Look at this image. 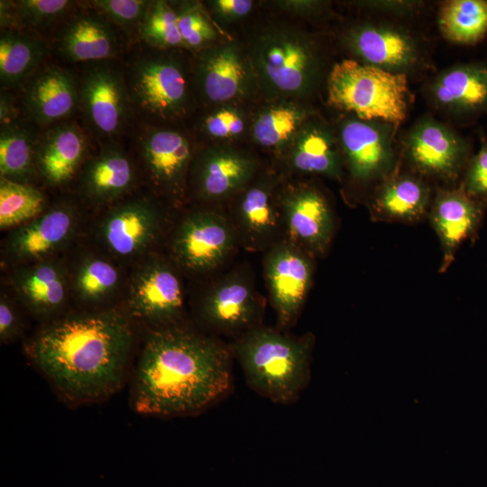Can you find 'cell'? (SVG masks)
<instances>
[{
    "instance_id": "1",
    "label": "cell",
    "mask_w": 487,
    "mask_h": 487,
    "mask_svg": "<svg viewBox=\"0 0 487 487\" xmlns=\"http://www.w3.org/2000/svg\"><path fill=\"white\" fill-rule=\"evenodd\" d=\"M133 334L115 309L69 315L42 327L28 345L32 363L68 404L107 400L124 385Z\"/></svg>"
},
{
    "instance_id": "2",
    "label": "cell",
    "mask_w": 487,
    "mask_h": 487,
    "mask_svg": "<svg viewBox=\"0 0 487 487\" xmlns=\"http://www.w3.org/2000/svg\"><path fill=\"white\" fill-rule=\"evenodd\" d=\"M232 351L216 339L177 325L148 335L131 387L134 411L149 416L194 415L232 387Z\"/></svg>"
},
{
    "instance_id": "3",
    "label": "cell",
    "mask_w": 487,
    "mask_h": 487,
    "mask_svg": "<svg viewBox=\"0 0 487 487\" xmlns=\"http://www.w3.org/2000/svg\"><path fill=\"white\" fill-rule=\"evenodd\" d=\"M313 337L288 335L267 327L242 334L231 351L248 385L277 404L294 403L310 378Z\"/></svg>"
},
{
    "instance_id": "4",
    "label": "cell",
    "mask_w": 487,
    "mask_h": 487,
    "mask_svg": "<svg viewBox=\"0 0 487 487\" xmlns=\"http://www.w3.org/2000/svg\"><path fill=\"white\" fill-rule=\"evenodd\" d=\"M172 51L136 41L129 46L122 60L136 122L170 126L186 115L188 78L184 64L171 55Z\"/></svg>"
},
{
    "instance_id": "5",
    "label": "cell",
    "mask_w": 487,
    "mask_h": 487,
    "mask_svg": "<svg viewBox=\"0 0 487 487\" xmlns=\"http://www.w3.org/2000/svg\"><path fill=\"white\" fill-rule=\"evenodd\" d=\"M331 105L362 120L400 124L407 115L406 75L353 60L336 63L328 79Z\"/></svg>"
},
{
    "instance_id": "6",
    "label": "cell",
    "mask_w": 487,
    "mask_h": 487,
    "mask_svg": "<svg viewBox=\"0 0 487 487\" xmlns=\"http://www.w3.org/2000/svg\"><path fill=\"white\" fill-rule=\"evenodd\" d=\"M78 77L79 116L94 143L126 140L136 119L122 60L73 67Z\"/></svg>"
},
{
    "instance_id": "7",
    "label": "cell",
    "mask_w": 487,
    "mask_h": 487,
    "mask_svg": "<svg viewBox=\"0 0 487 487\" xmlns=\"http://www.w3.org/2000/svg\"><path fill=\"white\" fill-rule=\"evenodd\" d=\"M126 142L140 179L142 176L154 193L179 201L194 155L188 135L171 126L136 122Z\"/></svg>"
},
{
    "instance_id": "8",
    "label": "cell",
    "mask_w": 487,
    "mask_h": 487,
    "mask_svg": "<svg viewBox=\"0 0 487 487\" xmlns=\"http://www.w3.org/2000/svg\"><path fill=\"white\" fill-rule=\"evenodd\" d=\"M53 59L69 67L123 60L131 45L90 1H78L51 34Z\"/></svg>"
},
{
    "instance_id": "9",
    "label": "cell",
    "mask_w": 487,
    "mask_h": 487,
    "mask_svg": "<svg viewBox=\"0 0 487 487\" xmlns=\"http://www.w3.org/2000/svg\"><path fill=\"white\" fill-rule=\"evenodd\" d=\"M15 92L24 117L41 129L76 118L79 113L75 69L54 59L41 67Z\"/></svg>"
},
{
    "instance_id": "10",
    "label": "cell",
    "mask_w": 487,
    "mask_h": 487,
    "mask_svg": "<svg viewBox=\"0 0 487 487\" xmlns=\"http://www.w3.org/2000/svg\"><path fill=\"white\" fill-rule=\"evenodd\" d=\"M78 174V193L95 206L113 205L135 191L140 179L126 140L95 144Z\"/></svg>"
},
{
    "instance_id": "11",
    "label": "cell",
    "mask_w": 487,
    "mask_h": 487,
    "mask_svg": "<svg viewBox=\"0 0 487 487\" xmlns=\"http://www.w3.org/2000/svg\"><path fill=\"white\" fill-rule=\"evenodd\" d=\"M234 230L223 216L198 211L179 225L172 241V252L185 269L201 272L221 264L234 244Z\"/></svg>"
},
{
    "instance_id": "12",
    "label": "cell",
    "mask_w": 487,
    "mask_h": 487,
    "mask_svg": "<svg viewBox=\"0 0 487 487\" xmlns=\"http://www.w3.org/2000/svg\"><path fill=\"white\" fill-rule=\"evenodd\" d=\"M93 144L87 131L76 118L41 129L34 149L37 176L51 187L68 184L78 176Z\"/></svg>"
},
{
    "instance_id": "13",
    "label": "cell",
    "mask_w": 487,
    "mask_h": 487,
    "mask_svg": "<svg viewBox=\"0 0 487 487\" xmlns=\"http://www.w3.org/2000/svg\"><path fill=\"white\" fill-rule=\"evenodd\" d=\"M264 271L279 324L293 323L311 286L313 263L309 254L295 244H275L267 253Z\"/></svg>"
},
{
    "instance_id": "14",
    "label": "cell",
    "mask_w": 487,
    "mask_h": 487,
    "mask_svg": "<svg viewBox=\"0 0 487 487\" xmlns=\"http://www.w3.org/2000/svg\"><path fill=\"white\" fill-rule=\"evenodd\" d=\"M111 206L100 226L105 246L125 258L142 253L154 242L160 230L156 202L149 195L133 192Z\"/></svg>"
},
{
    "instance_id": "15",
    "label": "cell",
    "mask_w": 487,
    "mask_h": 487,
    "mask_svg": "<svg viewBox=\"0 0 487 487\" xmlns=\"http://www.w3.org/2000/svg\"><path fill=\"white\" fill-rule=\"evenodd\" d=\"M182 309L181 283L168 264L154 261L135 273L128 298L133 317L162 327L176 325Z\"/></svg>"
},
{
    "instance_id": "16",
    "label": "cell",
    "mask_w": 487,
    "mask_h": 487,
    "mask_svg": "<svg viewBox=\"0 0 487 487\" xmlns=\"http://www.w3.org/2000/svg\"><path fill=\"white\" fill-rule=\"evenodd\" d=\"M283 226L289 243L312 254L323 253L334 231V220L325 198L310 188L287 194L281 203Z\"/></svg>"
},
{
    "instance_id": "17",
    "label": "cell",
    "mask_w": 487,
    "mask_h": 487,
    "mask_svg": "<svg viewBox=\"0 0 487 487\" xmlns=\"http://www.w3.org/2000/svg\"><path fill=\"white\" fill-rule=\"evenodd\" d=\"M406 147L412 164L421 172L453 179L466 162L464 142L451 129L425 120L409 133Z\"/></svg>"
},
{
    "instance_id": "18",
    "label": "cell",
    "mask_w": 487,
    "mask_h": 487,
    "mask_svg": "<svg viewBox=\"0 0 487 487\" xmlns=\"http://www.w3.org/2000/svg\"><path fill=\"white\" fill-rule=\"evenodd\" d=\"M482 216L483 203L462 188L437 194L431 206L430 222L441 244L440 271L449 267L460 245L475 234Z\"/></svg>"
},
{
    "instance_id": "19",
    "label": "cell",
    "mask_w": 487,
    "mask_h": 487,
    "mask_svg": "<svg viewBox=\"0 0 487 487\" xmlns=\"http://www.w3.org/2000/svg\"><path fill=\"white\" fill-rule=\"evenodd\" d=\"M75 221L70 205H57L14 230L7 241L8 253L18 261H44L69 240Z\"/></svg>"
},
{
    "instance_id": "20",
    "label": "cell",
    "mask_w": 487,
    "mask_h": 487,
    "mask_svg": "<svg viewBox=\"0 0 487 487\" xmlns=\"http://www.w3.org/2000/svg\"><path fill=\"white\" fill-rule=\"evenodd\" d=\"M260 307L251 285L239 276L217 283L203 300L201 316L213 328L236 333L255 327Z\"/></svg>"
},
{
    "instance_id": "21",
    "label": "cell",
    "mask_w": 487,
    "mask_h": 487,
    "mask_svg": "<svg viewBox=\"0 0 487 487\" xmlns=\"http://www.w3.org/2000/svg\"><path fill=\"white\" fill-rule=\"evenodd\" d=\"M341 141L354 178L375 179L391 168L393 156L389 136L373 122L347 121L342 127Z\"/></svg>"
},
{
    "instance_id": "22",
    "label": "cell",
    "mask_w": 487,
    "mask_h": 487,
    "mask_svg": "<svg viewBox=\"0 0 487 487\" xmlns=\"http://www.w3.org/2000/svg\"><path fill=\"white\" fill-rule=\"evenodd\" d=\"M52 59L49 39L22 30L1 29V89L19 90L41 67Z\"/></svg>"
},
{
    "instance_id": "23",
    "label": "cell",
    "mask_w": 487,
    "mask_h": 487,
    "mask_svg": "<svg viewBox=\"0 0 487 487\" xmlns=\"http://www.w3.org/2000/svg\"><path fill=\"white\" fill-rule=\"evenodd\" d=\"M189 172L197 194L205 200H216L247 181L253 163L234 152H205L192 160Z\"/></svg>"
},
{
    "instance_id": "24",
    "label": "cell",
    "mask_w": 487,
    "mask_h": 487,
    "mask_svg": "<svg viewBox=\"0 0 487 487\" xmlns=\"http://www.w3.org/2000/svg\"><path fill=\"white\" fill-rule=\"evenodd\" d=\"M432 94L441 106L473 115L487 110V65L463 64L443 72L434 82Z\"/></svg>"
},
{
    "instance_id": "25",
    "label": "cell",
    "mask_w": 487,
    "mask_h": 487,
    "mask_svg": "<svg viewBox=\"0 0 487 487\" xmlns=\"http://www.w3.org/2000/svg\"><path fill=\"white\" fill-rule=\"evenodd\" d=\"M14 285L23 302L38 317L55 314L66 301V278L60 265L53 262L41 261L20 270Z\"/></svg>"
},
{
    "instance_id": "26",
    "label": "cell",
    "mask_w": 487,
    "mask_h": 487,
    "mask_svg": "<svg viewBox=\"0 0 487 487\" xmlns=\"http://www.w3.org/2000/svg\"><path fill=\"white\" fill-rule=\"evenodd\" d=\"M352 43L367 64L392 72L412 65L417 58L413 41L407 34L386 26L360 27L352 34Z\"/></svg>"
},
{
    "instance_id": "27",
    "label": "cell",
    "mask_w": 487,
    "mask_h": 487,
    "mask_svg": "<svg viewBox=\"0 0 487 487\" xmlns=\"http://www.w3.org/2000/svg\"><path fill=\"white\" fill-rule=\"evenodd\" d=\"M236 224L251 248L264 247L275 239L283 225L281 208H277L266 187H252L240 198Z\"/></svg>"
},
{
    "instance_id": "28",
    "label": "cell",
    "mask_w": 487,
    "mask_h": 487,
    "mask_svg": "<svg viewBox=\"0 0 487 487\" xmlns=\"http://www.w3.org/2000/svg\"><path fill=\"white\" fill-rule=\"evenodd\" d=\"M41 128L26 117L0 125V175L32 184L37 176L34 149Z\"/></svg>"
},
{
    "instance_id": "29",
    "label": "cell",
    "mask_w": 487,
    "mask_h": 487,
    "mask_svg": "<svg viewBox=\"0 0 487 487\" xmlns=\"http://www.w3.org/2000/svg\"><path fill=\"white\" fill-rule=\"evenodd\" d=\"M429 206V189L419 179L400 176L388 180L377 192L373 214L385 221H419Z\"/></svg>"
},
{
    "instance_id": "30",
    "label": "cell",
    "mask_w": 487,
    "mask_h": 487,
    "mask_svg": "<svg viewBox=\"0 0 487 487\" xmlns=\"http://www.w3.org/2000/svg\"><path fill=\"white\" fill-rule=\"evenodd\" d=\"M262 64L267 78L277 88L294 92L301 89L308 81L311 57L299 41L279 37L266 45Z\"/></svg>"
},
{
    "instance_id": "31",
    "label": "cell",
    "mask_w": 487,
    "mask_h": 487,
    "mask_svg": "<svg viewBox=\"0 0 487 487\" xmlns=\"http://www.w3.org/2000/svg\"><path fill=\"white\" fill-rule=\"evenodd\" d=\"M78 1H0L1 29H16L50 38L53 30Z\"/></svg>"
},
{
    "instance_id": "32",
    "label": "cell",
    "mask_w": 487,
    "mask_h": 487,
    "mask_svg": "<svg viewBox=\"0 0 487 487\" xmlns=\"http://www.w3.org/2000/svg\"><path fill=\"white\" fill-rule=\"evenodd\" d=\"M198 87L212 102L234 98L241 90L245 71L238 55L230 49L203 53L196 68Z\"/></svg>"
},
{
    "instance_id": "33",
    "label": "cell",
    "mask_w": 487,
    "mask_h": 487,
    "mask_svg": "<svg viewBox=\"0 0 487 487\" xmlns=\"http://www.w3.org/2000/svg\"><path fill=\"white\" fill-rule=\"evenodd\" d=\"M439 27L445 37L454 42L475 43L487 32V1L446 2L440 11Z\"/></svg>"
},
{
    "instance_id": "34",
    "label": "cell",
    "mask_w": 487,
    "mask_h": 487,
    "mask_svg": "<svg viewBox=\"0 0 487 487\" xmlns=\"http://www.w3.org/2000/svg\"><path fill=\"white\" fill-rule=\"evenodd\" d=\"M46 197L32 184L0 178V227L21 226L45 212Z\"/></svg>"
},
{
    "instance_id": "35",
    "label": "cell",
    "mask_w": 487,
    "mask_h": 487,
    "mask_svg": "<svg viewBox=\"0 0 487 487\" xmlns=\"http://www.w3.org/2000/svg\"><path fill=\"white\" fill-rule=\"evenodd\" d=\"M137 41L161 50L185 49L178 27V15L170 2H151L140 25Z\"/></svg>"
},
{
    "instance_id": "36",
    "label": "cell",
    "mask_w": 487,
    "mask_h": 487,
    "mask_svg": "<svg viewBox=\"0 0 487 487\" xmlns=\"http://www.w3.org/2000/svg\"><path fill=\"white\" fill-rule=\"evenodd\" d=\"M293 167L306 173L339 174V162L329 138L314 129L304 133L293 151Z\"/></svg>"
},
{
    "instance_id": "37",
    "label": "cell",
    "mask_w": 487,
    "mask_h": 487,
    "mask_svg": "<svg viewBox=\"0 0 487 487\" xmlns=\"http://www.w3.org/2000/svg\"><path fill=\"white\" fill-rule=\"evenodd\" d=\"M119 280L118 270L112 263L103 259L90 258L78 270L74 288L82 301L93 303L109 296Z\"/></svg>"
},
{
    "instance_id": "38",
    "label": "cell",
    "mask_w": 487,
    "mask_h": 487,
    "mask_svg": "<svg viewBox=\"0 0 487 487\" xmlns=\"http://www.w3.org/2000/svg\"><path fill=\"white\" fill-rule=\"evenodd\" d=\"M152 1L148 0H91L127 38L130 44L137 41L140 25Z\"/></svg>"
},
{
    "instance_id": "39",
    "label": "cell",
    "mask_w": 487,
    "mask_h": 487,
    "mask_svg": "<svg viewBox=\"0 0 487 487\" xmlns=\"http://www.w3.org/2000/svg\"><path fill=\"white\" fill-rule=\"evenodd\" d=\"M299 120V114L292 108H271L257 119L253 128L254 137L263 146H276L293 134Z\"/></svg>"
},
{
    "instance_id": "40",
    "label": "cell",
    "mask_w": 487,
    "mask_h": 487,
    "mask_svg": "<svg viewBox=\"0 0 487 487\" xmlns=\"http://www.w3.org/2000/svg\"><path fill=\"white\" fill-rule=\"evenodd\" d=\"M174 9L178 15V27L185 49H199L214 38V28L198 4H183Z\"/></svg>"
},
{
    "instance_id": "41",
    "label": "cell",
    "mask_w": 487,
    "mask_h": 487,
    "mask_svg": "<svg viewBox=\"0 0 487 487\" xmlns=\"http://www.w3.org/2000/svg\"><path fill=\"white\" fill-rule=\"evenodd\" d=\"M462 189L471 198L487 202V142L468 161Z\"/></svg>"
},
{
    "instance_id": "42",
    "label": "cell",
    "mask_w": 487,
    "mask_h": 487,
    "mask_svg": "<svg viewBox=\"0 0 487 487\" xmlns=\"http://www.w3.org/2000/svg\"><path fill=\"white\" fill-rule=\"evenodd\" d=\"M203 125L207 134L216 138L237 135L244 127L240 115L229 109H222L207 115Z\"/></svg>"
},
{
    "instance_id": "43",
    "label": "cell",
    "mask_w": 487,
    "mask_h": 487,
    "mask_svg": "<svg viewBox=\"0 0 487 487\" xmlns=\"http://www.w3.org/2000/svg\"><path fill=\"white\" fill-rule=\"evenodd\" d=\"M21 332L22 321L16 309L5 296H2L0 301L1 342H12L20 335Z\"/></svg>"
},
{
    "instance_id": "44",
    "label": "cell",
    "mask_w": 487,
    "mask_h": 487,
    "mask_svg": "<svg viewBox=\"0 0 487 487\" xmlns=\"http://www.w3.org/2000/svg\"><path fill=\"white\" fill-rule=\"evenodd\" d=\"M17 93L1 89L0 92V125L8 124L23 117Z\"/></svg>"
},
{
    "instance_id": "45",
    "label": "cell",
    "mask_w": 487,
    "mask_h": 487,
    "mask_svg": "<svg viewBox=\"0 0 487 487\" xmlns=\"http://www.w3.org/2000/svg\"><path fill=\"white\" fill-rule=\"evenodd\" d=\"M216 9L225 15L242 16L248 14L253 6L249 0H218L215 2Z\"/></svg>"
}]
</instances>
